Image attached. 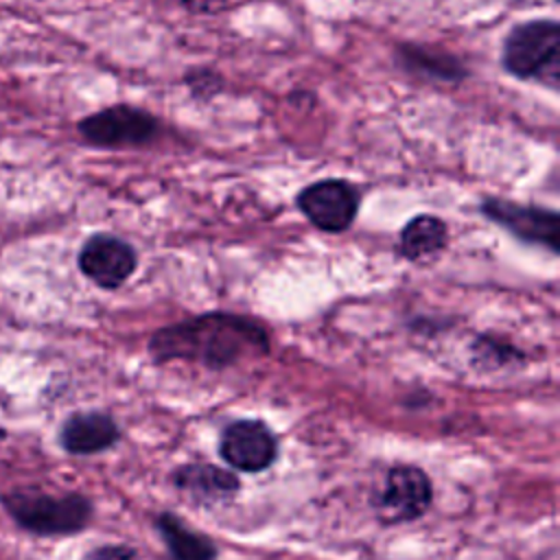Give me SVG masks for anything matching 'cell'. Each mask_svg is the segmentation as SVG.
Instances as JSON below:
<instances>
[{
  "label": "cell",
  "mask_w": 560,
  "mask_h": 560,
  "mask_svg": "<svg viewBox=\"0 0 560 560\" xmlns=\"http://www.w3.org/2000/svg\"><path fill=\"white\" fill-rule=\"evenodd\" d=\"M394 61L411 77L438 83H459L468 77V68L451 52L424 44H398L394 48Z\"/></svg>",
  "instance_id": "cell-11"
},
{
  "label": "cell",
  "mask_w": 560,
  "mask_h": 560,
  "mask_svg": "<svg viewBox=\"0 0 560 560\" xmlns=\"http://www.w3.org/2000/svg\"><path fill=\"white\" fill-rule=\"evenodd\" d=\"M173 481L182 492L199 503L225 501L238 490L236 475L212 464H186L175 470Z\"/></svg>",
  "instance_id": "cell-12"
},
{
  "label": "cell",
  "mask_w": 560,
  "mask_h": 560,
  "mask_svg": "<svg viewBox=\"0 0 560 560\" xmlns=\"http://www.w3.org/2000/svg\"><path fill=\"white\" fill-rule=\"evenodd\" d=\"M479 210L521 243L545 247L551 254L560 252V214L556 210L501 197H486Z\"/></svg>",
  "instance_id": "cell-5"
},
{
  "label": "cell",
  "mask_w": 560,
  "mask_h": 560,
  "mask_svg": "<svg viewBox=\"0 0 560 560\" xmlns=\"http://www.w3.org/2000/svg\"><path fill=\"white\" fill-rule=\"evenodd\" d=\"M79 269L96 287L114 291L122 287L138 267V252L133 245L114 234H92L79 252Z\"/></svg>",
  "instance_id": "cell-7"
},
{
  "label": "cell",
  "mask_w": 560,
  "mask_h": 560,
  "mask_svg": "<svg viewBox=\"0 0 560 560\" xmlns=\"http://www.w3.org/2000/svg\"><path fill=\"white\" fill-rule=\"evenodd\" d=\"M7 514L28 534L68 536L85 529L92 518V503L83 494H48L33 488L11 490L0 497Z\"/></svg>",
  "instance_id": "cell-3"
},
{
  "label": "cell",
  "mask_w": 560,
  "mask_h": 560,
  "mask_svg": "<svg viewBox=\"0 0 560 560\" xmlns=\"http://www.w3.org/2000/svg\"><path fill=\"white\" fill-rule=\"evenodd\" d=\"M219 451L232 468L260 472L276 462L278 442L267 424L258 420H236L223 431Z\"/></svg>",
  "instance_id": "cell-9"
},
{
  "label": "cell",
  "mask_w": 560,
  "mask_h": 560,
  "mask_svg": "<svg viewBox=\"0 0 560 560\" xmlns=\"http://www.w3.org/2000/svg\"><path fill=\"white\" fill-rule=\"evenodd\" d=\"M85 560H138L136 551L125 545H103L85 556Z\"/></svg>",
  "instance_id": "cell-17"
},
{
  "label": "cell",
  "mask_w": 560,
  "mask_h": 560,
  "mask_svg": "<svg viewBox=\"0 0 560 560\" xmlns=\"http://www.w3.org/2000/svg\"><path fill=\"white\" fill-rule=\"evenodd\" d=\"M120 429L109 413L77 411L68 416L59 429V444L72 455H94L114 446Z\"/></svg>",
  "instance_id": "cell-10"
},
{
  "label": "cell",
  "mask_w": 560,
  "mask_h": 560,
  "mask_svg": "<svg viewBox=\"0 0 560 560\" xmlns=\"http://www.w3.org/2000/svg\"><path fill=\"white\" fill-rule=\"evenodd\" d=\"M158 529L173 556V560H214L217 547L206 536L188 529L175 514H160Z\"/></svg>",
  "instance_id": "cell-14"
},
{
  "label": "cell",
  "mask_w": 560,
  "mask_h": 560,
  "mask_svg": "<svg viewBox=\"0 0 560 560\" xmlns=\"http://www.w3.org/2000/svg\"><path fill=\"white\" fill-rule=\"evenodd\" d=\"M153 361H195L212 370L269 352L267 328L247 315L212 311L158 328L149 339Z\"/></svg>",
  "instance_id": "cell-1"
},
{
  "label": "cell",
  "mask_w": 560,
  "mask_h": 560,
  "mask_svg": "<svg viewBox=\"0 0 560 560\" xmlns=\"http://www.w3.org/2000/svg\"><path fill=\"white\" fill-rule=\"evenodd\" d=\"M79 136L98 149L144 147L158 138V118L133 105H109L77 122Z\"/></svg>",
  "instance_id": "cell-4"
},
{
  "label": "cell",
  "mask_w": 560,
  "mask_h": 560,
  "mask_svg": "<svg viewBox=\"0 0 560 560\" xmlns=\"http://www.w3.org/2000/svg\"><path fill=\"white\" fill-rule=\"evenodd\" d=\"M184 83L188 85V90L195 98H212L214 94H219L223 90L221 74H217L210 68H197V70L188 72Z\"/></svg>",
  "instance_id": "cell-15"
},
{
  "label": "cell",
  "mask_w": 560,
  "mask_h": 560,
  "mask_svg": "<svg viewBox=\"0 0 560 560\" xmlns=\"http://www.w3.org/2000/svg\"><path fill=\"white\" fill-rule=\"evenodd\" d=\"M475 348H477V354H479L481 359H486V361L497 359V363H505V361H510L512 354H521V352H516L514 348H510V346H505V343H499V341H494V339H490V337H481Z\"/></svg>",
  "instance_id": "cell-16"
},
{
  "label": "cell",
  "mask_w": 560,
  "mask_h": 560,
  "mask_svg": "<svg viewBox=\"0 0 560 560\" xmlns=\"http://www.w3.org/2000/svg\"><path fill=\"white\" fill-rule=\"evenodd\" d=\"M431 481L422 468L394 466L387 470L383 492L378 497V512L385 523L411 521L427 512L431 503Z\"/></svg>",
  "instance_id": "cell-8"
},
{
  "label": "cell",
  "mask_w": 560,
  "mask_h": 560,
  "mask_svg": "<svg viewBox=\"0 0 560 560\" xmlns=\"http://www.w3.org/2000/svg\"><path fill=\"white\" fill-rule=\"evenodd\" d=\"M501 66L518 81L560 83V24L551 18L514 24L501 46Z\"/></svg>",
  "instance_id": "cell-2"
},
{
  "label": "cell",
  "mask_w": 560,
  "mask_h": 560,
  "mask_svg": "<svg viewBox=\"0 0 560 560\" xmlns=\"http://www.w3.org/2000/svg\"><path fill=\"white\" fill-rule=\"evenodd\" d=\"M298 210L322 232H346L359 212V188L341 177H326L304 186L295 197Z\"/></svg>",
  "instance_id": "cell-6"
},
{
  "label": "cell",
  "mask_w": 560,
  "mask_h": 560,
  "mask_svg": "<svg viewBox=\"0 0 560 560\" xmlns=\"http://www.w3.org/2000/svg\"><path fill=\"white\" fill-rule=\"evenodd\" d=\"M448 241L446 223L435 214L411 217L398 234V254L407 260H424L444 249Z\"/></svg>",
  "instance_id": "cell-13"
}]
</instances>
